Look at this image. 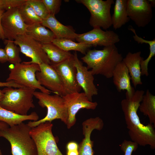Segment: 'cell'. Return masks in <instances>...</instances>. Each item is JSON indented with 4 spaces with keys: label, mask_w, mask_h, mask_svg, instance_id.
Returning <instances> with one entry per match:
<instances>
[{
    "label": "cell",
    "mask_w": 155,
    "mask_h": 155,
    "mask_svg": "<svg viewBox=\"0 0 155 155\" xmlns=\"http://www.w3.org/2000/svg\"><path fill=\"white\" fill-rule=\"evenodd\" d=\"M144 93L143 90L135 91L132 96L126 97L121 101V106L128 134L132 141L140 146L149 145L151 149H154L155 127L150 123L146 125L141 123L137 113Z\"/></svg>",
    "instance_id": "obj_1"
},
{
    "label": "cell",
    "mask_w": 155,
    "mask_h": 155,
    "mask_svg": "<svg viewBox=\"0 0 155 155\" xmlns=\"http://www.w3.org/2000/svg\"><path fill=\"white\" fill-rule=\"evenodd\" d=\"M93 75H100L107 78H112L113 72L116 66L123 59L115 44L104 47L100 50H88L81 58Z\"/></svg>",
    "instance_id": "obj_2"
},
{
    "label": "cell",
    "mask_w": 155,
    "mask_h": 155,
    "mask_svg": "<svg viewBox=\"0 0 155 155\" xmlns=\"http://www.w3.org/2000/svg\"><path fill=\"white\" fill-rule=\"evenodd\" d=\"M31 128L23 122L0 129V137L10 144L12 155H37L35 144L30 133Z\"/></svg>",
    "instance_id": "obj_3"
},
{
    "label": "cell",
    "mask_w": 155,
    "mask_h": 155,
    "mask_svg": "<svg viewBox=\"0 0 155 155\" xmlns=\"http://www.w3.org/2000/svg\"><path fill=\"white\" fill-rule=\"evenodd\" d=\"M33 95L38 100V103L42 108L46 107L47 113L43 118L37 121H29L27 123L31 128L46 122H51L60 119L67 125L68 117L67 109L63 97L57 94L51 95L41 92L35 91Z\"/></svg>",
    "instance_id": "obj_4"
},
{
    "label": "cell",
    "mask_w": 155,
    "mask_h": 155,
    "mask_svg": "<svg viewBox=\"0 0 155 155\" xmlns=\"http://www.w3.org/2000/svg\"><path fill=\"white\" fill-rule=\"evenodd\" d=\"M2 91L4 96L0 106L2 108L19 115H26L30 109L35 107L33 97L35 90L24 87L17 89L6 87Z\"/></svg>",
    "instance_id": "obj_5"
},
{
    "label": "cell",
    "mask_w": 155,
    "mask_h": 155,
    "mask_svg": "<svg viewBox=\"0 0 155 155\" xmlns=\"http://www.w3.org/2000/svg\"><path fill=\"white\" fill-rule=\"evenodd\" d=\"M9 68L10 72L6 82L13 81L23 87L38 89L42 92L48 94L52 92L42 86L36 78V72L40 70L39 65L23 62L10 65Z\"/></svg>",
    "instance_id": "obj_6"
},
{
    "label": "cell",
    "mask_w": 155,
    "mask_h": 155,
    "mask_svg": "<svg viewBox=\"0 0 155 155\" xmlns=\"http://www.w3.org/2000/svg\"><path fill=\"white\" fill-rule=\"evenodd\" d=\"M50 122L42 123L31 128L30 134L34 141L37 155H63L58 148Z\"/></svg>",
    "instance_id": "obj_7"
},
{
    "label": "cell",
    "mask_w": 155,
    "mask_h": 155,
    "mask_svg": "<svg viewBox=\"0 0 155 155\" xmlns=\"http://www.w3.org/2000/svg\"><path fill=\"white\" fill-rule=\"evenodd\" d=\"M88 9L90 13L89 23L93 28L106 30L112 26L111 9L113 0H76Z\"/></svg>",
    "instance_id": "obj_8"
},
{
    "label": "cell",
    "mask_w": 155,
    "mask_h": 155,
    "mask_svg": "<svg viewBox=\"0 0 155 155\" xmlns=\"http://www.w3.org/2000/svg\"><path fill=\"white\" fill-rule=\"evenodd\" d=\"M13 42L19 46L21 53L31 59V61L26 62L27 63L51 65L50 60L42 48V44L29 35L26 34L18 35Z\"/></svg>",
    "instance_id": "obj_9"
},
{
    "label": "cell",
    "mask_w": 155,
    "mask_h": 155,
    "mask_svg": "<svg viewBox=\"0 0 155 155\" xmlns=\"http://www.w3.org/2000/svg\"><path fill=\"white\" fill-rule=\"evenodd\" d=\"M1 24L5 39L14 41L18 35L26 34L28 26L24 22L18 7L9 9L3 13Z\"/></svg>",
    "instance_id": "obj_10"
},
{
    "label": "cell",
    "mask_w": 155,
    "mask_h": 155,
    "mask_svg": "<svg viewBox=\"0 0 155 155\" xmlns=\"http://www.w3.org/2000/svg\"><path fill=\"white\" fill-rule=\"evenodd\" d=\"M62 97L67 109L68 117L66 125L68 129L75 124L76 115L80 109L94 110L98 105L96 102L89 101L84 92L67 94Z\"/></svg>",
    "instance_id": "obj_11"
},
{
    "label": "cell",
    "mask_w": 155,
    "mask_h": 155,
    "mask_svg": "<svg viewBox=\"0 0 155 155\" xmlns=\"http://www.w3.org/2000/svg\"><path fill=\"white\" fill-rule=\"evenodd\" d=\"M39 65L40 70L36 72V77L40 84L62 97L67 94L60 76L53 66L45 63Z\"/></svg>",
    "instance_id": "obj_12"
},
{
    "label": "cell",
    "mask_w": 155,
    "mask_h": 155,
    "mask_svg": "<svg viewBox=\"0 0 155 155\" xmlns=\"http://www.w3.org/2000/svg\"><path fill=\"white\" fill-rule=\"evenodd\" d=\"M78 42L107 47L115 45L120 40L119 36L112 30H103L100 28H94L92 30L78 34L75 39Z\"/></svg>",
    "instance_id": "obj_13"
},
{
    "label": "cell",
    "mask_w": 155,
    "mask_h": 155,
    "mask_svg": "<svg viewBox=\"0 0 155 155\" xmlns=\"http://www.w3.org/2000/svg\"><path fill=\"white\" fill-rule=\"evenodd\" d=\"M52 65L58 73L67 94L80 92L82 88L77 80L73 54L65 61Z\"/></svg>",
    "instance_id": "obj_14"
},
{
    "label": "cell",
    "mask_w": 155,
    "mask_h": 155,
    "mask_svg": "<svg viewBox=\"0 0 155 155\" xmlns=\"http://www.w3.org/2000/svg\"><path fill=\"white\" fill-rule=\"evenodd\" d=\"M152 7L148 0H127L128 16L138 27H144L150 22Z\"/></svg>",
    "instance_id": "obj_15"
},
{
    "label": "cell",
    "mask_w": 155,
    "mask_h": 155,
    "mask_svg": "<svg viewBox=\"0 0 155 155\" xmlns=\"http://www.w3.org/2000/svg\"><path fill=\"white\" fill-rule=\"evenodd\" d=\"M73 55L77 82L89 101L92 102V97L98 94V89L94 83V75L87 67L83 65L79 59L76 52Z\"/></svg>",
    "instance_id": "obj_16"
},
{
    "label": "cell",
    "mask_w": 155,
    "mask_h": 155,
    "mask_svg": "<svg viewBox=\"0 0 155 155\" xmlns=\"http://www.w3.org/2000/svg\"><path fill=\"white\" fill-rule=\"evenodd\" d=\"M104 125L103 120L99 117L90 118L82 123L84 138L78 145V155H94V142L91 140V135L94 130H102Z\"/></svg>",
    "instance_id": "obj_17"
},
{
    "label": "cell",
    "mask_w": 155,
    "mask_h": 155,
    "mask_svg": "<svg viewBox=\"0 0 155 155\" xmlns=\"http://www.w3.org/2000/svg\"><path fill=\"white\" fill-rule=\"evenodd\" d=\"M113 82L119 92L126 90V97L133 95L135 91L131 84V79L128 69L122 61L114 69L112 74Z\"/></svg>",
    "instance_id": "obj_18"
},
{
    "label": "cell",
    "mask_w": 155,
    "mask_h": 155,
    "mask_svg": "<svg viewBox=\"0 0 155 155\" xmlns=\"http://www.w3.org/2000/svg\"><path fill=\"white\" fill-rule=\"evenodd\" d=\"M141 54L140 51L134 53L129 52L122 60L128 69L131 80L135 88L138 85L142 84L140 63L144 58L141 57Z\"/></svg>",
    "instance_id": "obj_19"
},
{
    "label": "cell",
    "mask_w": 155,
    "mask_h": 155,
    "mask_svg": "<svg viewBox=\"0 0 155 155\" xmlns=\"http://www.w3.org/2000/svg\"><path fill=\"white\" fill-rule=\"evenodd\" d=\"M42 24L49 28L57 39H68L74 40L78 34L73 29L61 23L55 15H50L46 19L42 20Z\"/></svg>",
    "instance_id": "obj_20"
},
{
    "label": "cell",
    "mask_w": 155,
    "mask_h": 155,
    "mask_svg": "<svg viewBox=\"0 0 155 155\" xmlns=\"http://www.w3.org/2000/svg\"><path fill=\"white\" fill-rule=\"evenodd\" d=\"M39 116L35 112L30 114L22 115L5 109L0 106V121L5 122L10 127L18 125L26 120L37 121Z\"/></svg>",
    "instance_id": "obj_21"
},
{
    "label": "cell",
    "mask_w": 155,
    "mask_h": 155,
    "mask_svg": "<svg viewBox=\"0 0 155 155\" xmlns=\"http://www.w3.org/2000/svg\"><path fill=\"white\" fill-rule=\"evenodd\" d=\"M27 29L26 34L42 44L51 42L55 38L53 32L46 28L41 23H35L28 26Z\"/></svg>",
    "instance_id": "obj_22"
},
{
    "label": "cell",
    "mask_w": 155,
    "mask_h": 155,
    "mask_svg": "<svg viewBox=\"0 0 155 155\" xmlns=\"http://www.w3.org/2000/svg\"><path fill=\"white\" fill-rule=\"evenodd\" d=\"M127 0H116L114 12L111 16L112 26L116 30L121 28L130 20L127 11Z\"/></svg>",
    "instance_id": "obj_23"
},
{
    "label": "cell",
    "mask_w": 155,
    "mask_h": 155,
    "mask_svg": "<svg viewBox=\"0 0 155 155\" xmlns=\"http://www.w3.org/2000/svg\"><path fill=\"white\" fill-rule=\"evenodd\" d=\"M42 44V48L50 60L51 65L60 63L69 58L73 55L69 52L62 49L52 42Z\"/></svg>",
    "instance_id": "obj_24"
},
{
    "label": "cell",
    "mask_w": 155,
    "mask_h": 155,
    "mask_svg": "<svg viewBox=\"0 0 155 155\" xmlns=\"http://www.w3.org/2000/svg\"><path fill=\"white\" fill-rule=\"evenodd\" d=\"M139 109L144 115L148 117L149 123L155 127V96L148 90L143 95Z\"/></svg>",
    "instance_id": "obj_25"
},
{
    "label": "cell",
    "mask_w": 155,
    "mask_h": 155,
    "mask_svg": "<svg viewBox=\"0 0 155 155\" xmlns=\"http://www.w3.org/2000/svg\"><path fill=\"white\" fill-rule=\"evenodd\" d=\"M52 42L62 49L67 51H78L85 55L92 45L81 42H76L70 39L54 38Z\"/></svg>",
    "instance_id": "obj_26"
},
{
    "label": "cell",
    "mask_w": 155,
    "mask_h": 155,
    "mask_svg": "<svg viewBox=\"0 0 155 155\" xmlns=\"http://www.w3.org/2000/svg\"><path fill=\"white\" fill-rule=\"evenodd\" d=\"M133 38L135 41L138 44L145 43L149 45L150 49L149 55L146 59L142 60L140 63L141 75L148 76L149 75L148 64L152 58L155 55V38L153 40H147L139 37L136 34H135Z\"/></svg>",
    "instance_id": "obj_27"
},
{
    "label": "cell",
    "mask_w": 155,
    "mask_h": 155,
    "mask_svg": "<svg viewBox=\"0 0 155 155\" xmlns=\"http://www.w3.org/2000/svg\"><path fill=\"white\" fill-rule=\"evenodd\" d=\"M18 9L24 22L27 25L42 23V20L37 15L32 7L26 2L18 7Z\"/></svg>",
    "instance_id": "obj_28"
},
{
    "label": "cell",
    "mask_w": 155,
    "mask_h": 155,
    "mask_svg": "<svg viewBox=\"0 0 155 155\" xmlns=\"http://www.w3.org/2000/svg\"><path fill=\"white\" fill-rule=\"evenodd\" d=\"M3 41L5 45L4 49L7 57L8 61L13 65L21 63L22 60L20 56V47L17 46L13 41L5 39Z\"/></svg>",
    "instance_id": "obj_29"
},
{
    "label": "cell",
    "mask_w": 155,
    "mask_h": 155,
    "mask_svg": "<svg viewBox=\"0 0 155 155\" xmlns=\"http://www.w3.org/2000/svg\"><path fill=\"white\" fill-rule=\"evenodd\" d=\"M26 3L32 7L37 15L42 20L46 19L49 16L42 0H27Z\"/></svg>",
    "instance_id": "obj_30"
},
{
    "label": "cell",
    "mask_w": 155,
    "mask_h": 155,
    "mask_svg": "<svg viewBox=\"0 0 155 155\" xmlns=\"http://www.w3.org/2000/svg\"><path fill=\"white\" fill-rule=\"evenodd\" d=\"M50 15H55L60 11L61 0H42Z\"/></svg>",
    "instance_id": "obj_31"
},
{
    "label": "cell",
    "mask_w": 155,
    "mask_h": 155,
    "mask_svg": "<svg viewBox=\"0 0 155 155\" xmlns=\"http://www.w3.org/2000/svg\"><path fill=\"white\" fill-rule=\"evenodd\" d=\"M27 0H0V11L18 7L25 3Z\"/></svg>",
    "instance_id": "obj_32"
},
{
    "label": "cell",
    "mask_w": 155,
    "mask_h": 155,
    "mask_svg": "<svg viewBox=\"0 0 155 155\" xmlns=\"http://www.w3.org/2000/svg\"><path fill=\"white\" fill-rule=\"evenodd\" d=\"M138 144L132 141L124 140L120 145L121 150L124 153V155H131L132 152H135L138 148Z\"/></svg>",
    "instance_id": "obj_33"
},
{
    "label": "cell",
    "mask_w": 155,
    "mask_h": 155,
    "mask_svg": "<svg viewBox=\"0 0 155 155\" xmlns=\"http://www.w3.org/2000/svg\"><path fill=\"white\" fill-rule=\"evenodd\" d=\"M12 87L16 88L23 87L13 81L0 82V87Z\"/></svg>",
    "instance_id": "obj_34"
},
{
    "label": "cell",
    "mask_w": 155,
    "mask_h": 155,
    "mask_svg": "<svg viewBox=\"0 0 155 155\" xmlns=\"http://www.w3.org/2000/svg\"><path fill=\"white\" fill-rule=\"evenodd\" d=\"M66 148L67 151H73L78 150V145L75 142H71L67 144Z\"/></svg>",
    "instance_id": "obj_35"
},
{
    "label": "cell",
    "mask_w": 155,
    "mask_h": 155,
    "mask_svg": "<svg viewBox=\"0 0 155 155\" xmlns=\"http://www.w3.org/2000/svg\"><path fill=\"white\" fill-rule=\"evenodd\" d=\"M7 61L8 58L4 49L0 48V62L3 63Z\"/></svg>",
    "instance_id": "obj_36"
},
{
    "label": "cell",
    "mask_w": 155,
    "mask_h": 155,
    "mask_svg": "<svg viewBox=\"0 0 155 155\" xmlns=\"http://www.w3.org/2000/svg\"><path fill=\"white\" fill-rule=\"evenodd\" d=\"M5 12L4 11H0V38L3 40L5 39L3 32L1 24V20L2 15Z\"/></svg>",
    "instance_id": "obj_37"
},
{
    "label": "cell",
    "mask_w": 155,
    "mask_h": 155,
    "mask_svg": "<svg viewBox=\"0 0 155 155\" xmlns=\"http://www.w3.org/2000/svg\"><path fill=\"white\" fill-rule=\"evenodd\" d=\"M9 127V125L5 122L0 121V129H5Z\"/></svg>",
    "instance_id": "obj_38"
},
{
    "label": "cell",
    "mask_w": 155,
    "mask_h": 155,
    "mask_svg": "<svg viewBox=\"0 0 155 155\" xmlns=\"http://www.w3.org/2000/svg\"><path fill=\"white\" fill-rule=\"evenodd\" d=\"M78 150L73 151H67V155H78Z\"/></svg>",
    "instance_id": "obj_39"
},
{
    "label": "cell",
    "mask_w": 155,
    "mask_h": 155,
    "mask_svg": "<svg viewBox=\"0 0 155 155\" xmlns=\"http://www.w3.org/2000/svg\"><path fill=\"white\" fill-rule=\"evenodd\" d=\"M152 7H155V1L154 0H148Z\"/></svg>",
    "instance_id": "obj_40"
},
{
    "label": "cell",
    "mask_w": 155,
    "mask_h": 155,
    "mask_svg": "<svg viewBox=\"0 0 155 155\" xmlns=\"http://www.w3.org/2000/svg\"><path fill=\"white\" fill-rule=\"evenodd\" d=\"M4 96V94L2 91L0 90V102L3 99Z\"/></svg>",
    "instance_id": "obj_41"
},
{
    "label": "cell",
    "mask_w": 155,
    "mask_h": 155,
    "mask_svg": "<svg viewBox=\"0 0 155 155\" xmlns=\"http://www.w3.org/2000/svg\"><path fill=\"white\" fill-rule=\"evenodd\" d=\"M0 155H3L1 150H0Z\"/></svg>",
    "instance_id": "obj_42"
},
{
    "label": "cell",
    "mask_w": 155,
    "mask_h": 155,
    "mask_svg": "<svg viewBox=\"0 0 155 155\" xmlns=\"http://www.w3.org/2000/svg\"></svg>",
    "instance_id": "obj_43"
}]
</instances>
